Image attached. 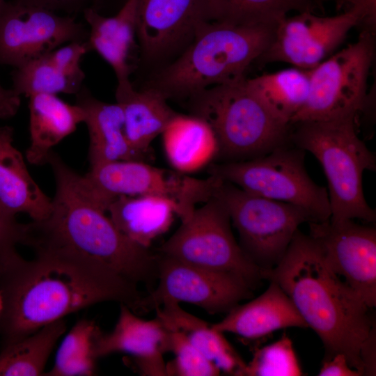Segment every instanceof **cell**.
I'll use <instances>...</instances> for the list:
<instances>
[{
  "mask_svg": "<svg viewBox=\"0 0 376 376\" xmlns=\"http://www.w3.org/2000/svg\"><path fill=\"white\" fill-rule=\"evenodd\" d=\"M0 283L5 309L1 347L83 308L116 301L136 312L143 293L138 285L111 269L67 250L36 246Z\"/></svg>",
  "mask_w": 376,
  "mask_h": 376,
  "instance_id": "cell-1",
  "label": "cell"
},
{
  "mask_svg": "<svg viewBox=\"0 0 376 376\" xmlns=\"http://www.w3.org/2000/svg\"><path fill=\"white\" fill-rule=\"evenodd\" d=\"M56 182L49 216L29 224V242L58 247L107 267L151 290L158 279L159 254L127 238L90 194L83 178L53 150L47 157Z\"/></svg>",
  "mask_w": 376,
  "mask_h": 376,
  "instance_id": "cell-2",
  "label": "cell"
},
{
  "mask_svg": "<svg viewBox=\"0 0 376 376\" xmlns=\"http://www.w3.org/2000/svg\"><path fill=\"white\" fill-rule=\"evenodd\" d=\"M261 274L283 290L319 336L324 361L342 353L363 375L361 352L375 329L370 308L328 267L312 237L297 230L279 264Z\"/></svg>",
  "mask_w": 376,
  "mask_h": 376,
  "instance_id": "cell-3",
  "label": "cell"
},
{
  "mask_svg": "<svg viewBox=\"0 0 376 376\" xmlns=\"http://www.w3.org/2000/svg\"><path fill=\"white\" fill-rule=\"evenodd\" d=\"M276 27L203 22L186 50L148 87L168 100L189 99L211 86L242 81L251 64L269 47Z\"/></svg>",
  "mask_w": 376,
  "mask_h": 376,
  "instance_id": "cell-4",
  "label": "cell"
},
{
  "mask_svg": "<svg viewBox=\"0 0 376 376\" xmlns=\"http://www.w3.org/2000/svg\"><path fill=\"white\" fill-rule=\"evenodd\" d=\"M356 117L293 124L290 141L320 163L328 183L330 221L359 219L373 223L376 213L366 201L363 174L375 171L376 158L358 136Z\"/></svg>",
  "mask_w": 376,
  "mask_h": 376,
  "instance_id": "cell-5",
  "label": "cell"
},
{
  "mask_svg": "<svg viewBox=\"0 0 376 376\" xmlns=\"http://www.w3.org/2000/svg\"><path fill=\"white\" fill-rule=\"evenodd\" d=\"M189 106L191 113L205 120L215 134L216 163L250 160L290 142L291 125L250 91L246 78L207 88L190 97Z\"/></svg>",
  "mask_w": 376,
  "mask_h": 376,
  "instance_id": "cell-6",
  "label": "cell"
},
{
  "mask_svg": "<svg viewBox=\"0 0 376 376\" xmlns=\"http://www.w3.org/2000/svg\"><path fill=\"white\" fill-rule=\"evenodd\" d=\"M291 142L247 161L216 163L207 173L254 195L300 207L311 222L331 217L327 189L315 183L305 167V151Z\"/></svg>",
  "mask_w": 376,
  "mask_h": 376,
  "instance_id": "cell-7",
  "label": "cell"
},
{
  "mask_svg": "<svg viewBox=\"0 0 376 376\" xmlns=\"http://www.w3.org/2000/svg\"><path fill=\"white\" fill-rule=\"evenodd\" d=\"M214 196L226 207L241 249L261 272L279 264L299 226L311 221L300 207L252 194L222 180Z\"/></svg>",
  "mask_w": 376,
  "mask_h": 376,
  "instance_id": "cell-8",
  "label": "cell"
},
{
  "mask_svg": "<svg viewBox=\"0 0 376 376\" xmlns=\"http://www.w3.org/2000/svg\"><path fill=\"white\" fill-rule=\"evenodd\" d=\"M83 176L92 196L106 210L120 196L155 195L174 203L181 221L189 219L198 205L213 197L220 182L213 175L198 179L139 160L102 164L90 167Z\"/></svg>",
  "mask_w": 376,
  "mask_h": 376,
  "instance_id": "cell-9",
  "label": "cell"
},
{
  "mask_svg": "<svg viewBox=\"0 0 376 376\" xmlns=\"http://www.w3.org/2000/svg\"><path fill=\"white\" fill-rule=\"evenodd\" d=\"M373 31L364 29L354 42L308 70L309 95L291 125L357 116L367 99L368 76L375 50Z\"/></svg>",
  "mask_w": 376,
  "mask_h": 376,
  "instance_id": "cell-10",
  "label": "cell"
},
{
  "mask_svg": "<svg viewBox=\"0 0 376 376\" xmlns=\"http://www.w3.org/2000/svg\"><path fill=\"white\" fill-rule=\"evenodd\" d=\"M230 223L226 207L213 196L181 221L161 246L159 253L207 269L237 274L253 290L263 279L261 270L243 252Z\"/></svg>",
  "mask_w": 376,
  "mask_h": 376,
  "instance_id": "cell-11",
  "label": "cell"
},
{
  "mask_svg": "<svg viewBox=\"0 0 376 376\" xmlns=\"http://www.w3.org/2000/svg\"><path fill=\"white\" fill-rule=\"evenodd\" d=\"M376 9L350 7L334 16L322 17L312 11L285 17L277 26L274 39L259 58L264 63L284 62L311 70L327 59L358 25L373 30Z\"/></svg>",
  "mask_w": 376,
  "mask_h": 376,
  "instance_id": "cell-12",
  "label": "cell"
},
{
  "mask_svg": "<svg viewBox=\"0 0 376 376\" xmlns=\"http://www.w3.org/2000/svg\"><path fill=\"white\" fill-rule=\"evenodd\" d=\"M155 286L142 297L140 312L155 310L167 301L189 303L210 314L228 313L252 297L253 288L242 277L192 265L159 253Z\"/></svg>",
  "mask_w": 376,
  "mask_h": 376,
  "instance_id": "cell-13",
  "label": "cell"
},
{
  "mask_svg": "<svg viewBox=\"0 0 376 376\" xmlns=\"http://www.w3.org/2000/svg\"><path fill=\"white\" fill-rule=\"evenodd\" d=\"M88 28L74 16L6 1L0 10V65L18 68L66 42H85Z\"/></svg>",
  "mask_w": 376,
  "mask_h": 376,
  "instance_id": "cell-14",
  "label": "cell"
},
{
  "mask_svg": "<svg viewBox=\"0 0 376 376\" xmlns=\"http://www.w3.org/2000/svg\"><path fill=\"white\" fill-rule=\"evenodd\" d=\"M328 267L372 308L376 306V230L353 219L308 222Z\"/></svg>",
  "mask_w": 376,
  "mask_h": 376,
  "instance_id": "cell-15",
  "label": "cell"
},
{
  "mask_svg": "<svg viewBox=\"0 0 376 376\" xmlns=\"http://www.w3.org/2000/svg\"><path fill=\"white\" fill-rule=\"evenodd\" d=\"M118 320L109 333L100 328L96 335L94 352L100 358L113 353L131 355L134 366L143 375L166 376L164 354L169 352L168 329L159 318L146 320L129 306L120 304Z\"/></svg>",
  "mask_w": 376,
  "mask_h": 376,
  "instance_id": "cell-16",
  "label": "cell"
},
{
  "mask_svg": "<svg viewBox=\"0 0 376 376\" xmlns=\"http://www.w3.org/2000/svg\"><path fill=\"white\" fill-rule=\"evenodd\" d=\"M205 21L206 0H137L136 36L143 56L155 58L192 39Z\"/></svg>",
  "mask_w": 376,
  "mask_h": 376,
  "instance_id": "cell-17",
  "label": "cell"
},
{
  "mask_svg": "<svg viewBox=\"0 0 376 376\" xmlns=\"http://www.w3.org/2000/svg\"><path fill=\"white\" fill-rule=\"evenodd\" d=\"M212 326L224 334L232 333L248 340L289 327L308 328L290 298L272 281L260 296L237 304L222 320Z\"/></svg>",
  "mask_w": 376,
  "mask_h": 376,
  "instance_id": "cell-18",
  "label": "cell"
},
{
  "mask_svg": "<svg viewBox=\"0 0 376 376\" xmlns=\"http://www.w3.org/2000/svg\"><path fill=\"white\" fill-rule=\"evenodd\" d=\"M82 14L88 25L89 49L97 52L113 68L118 81L116 91L132 87L129 56L136 36L137 0H126L114 16L102 15L93 8Z\"/></svg>",
  "mask_w": 376,
  "mask_h": 376,
  "instance_id": "cell-19",
  "label": "cell"
},
{
  "mask_svg": "<svg viewBox=\"0 0 376 376\" xmlns=\"http://www.w3.org/2000/svg\"><path fill=\"white\" fill-rule=\"evenodd\" d=\"M13 128L0 126V203L10 212L28 214L32 221L47 218L52 199L30 175L22 154L13 146Z\"/></svg>",
  "mask_w": 376,
  "mask_h": 376,
  "instance_id": "cell-20",
  "label": "cell"
},
{
  "mask_svg": "<svg viewBox=\"0 0 376 376\" xmlns=\"http://www.w3.org/2000/svg\"><path fill=\"white\" fill-rule=\"evenodd\" d=\"M75 95V104L83 109L88 130L90 167L115 161H143L127 141L123 113L117 102L97 99L84 85Z\"/></svg>",
  "mask_w": 376,
  "mask_h": 376,
  "instance_id": "cell-21",
  "label": "cell"
},
{
  "mask_svg": "<svg viewBox=\"0 0 376 376\" xmlns=\"http://www.w3.org/2000/svg\"><path fill=\"white\" fill-rule=\"evenodd\" d=\"M29 98L30 145L26 158L33 165H44L53 148L84 123L85 115L78 104H68L55 94L38 93Z\"/></svg>",
  "mask_w": 376,
  "mask_h": 376,
  "instance_id": "cell-22",
  "label": "cell"
},
{
  "mask_svg": "<svg viewBox=\"0 0 376 376\" xmlns=\"http://www.w3.org/2000/svg\"><path fill=\"white\" fill-rule=\"evenodd\" d=\"M116 102L124 118V132L131 148L146 162L150 146L177 113L160 91L150 87L137 91L134 86L116 92Z\"/></svg>",
  "mask_w": 376,
  "mask_h": 376,
  "instance_id": "cell-23",
  "label": "cell"
},
{
  "mask_svg": "<svg viewBox=\"0 0 376 376\" xmlns=\"http://www.w3.org/2000/svg\"><path fill=\"white\" fill-rule=\"evenodd\" d=\"M161 135L166 157L178 172L194 173L216 161L215 134L209 124L197 116L177 113Z\"/></svg>",
  "mask_w": 376,
  "mask_h": 376,
  "instance_id": "cell-24",
  "label": "cell"
},
{
  "mask_svg": "<svg viewBox=\"0 0 376 376\" xmlns=\"http://www.w3.org/2000/svg\"><path fill=\"white\" fill-rule=\"evenodd\" d=\"M109 217L134 243L149 249L172 225L177 208L169 198L155 195L120 196L109 204Z\"/></svg>",
  "mask_w": 376,
  "mask_h": 376,
  "instance_id": "cell-25",
  "label": "cell"
},
{
  "mask_svg": "<svg viewBox=\"0 0 376 376\" xmlns=\"http://www.w3.org/2000/svg\"><path fill=\"white\" fill-rule=\"evenodd\" d=\"M155 311L156 316L166 327L182 332L221 371L243 376L246 363L223 332L187 312L175 301H165Z\"/></svg>",
  "mask_w": 376,
  "mask_h": 376,
  "instance_id": "cell-26",
  "label": "cell"
},
{
  "mask_svg": "<svg viewBox=\"0 0 376 376\" xmlns=\"http://www.w3.org/2000/svg\"><path fill=\"white\" fill-rule=\"evenodd\" d=\"M250 91L277 118L291 125L310 91L309 70L296 67L246 79Z\"/></svg>",
  "mask_w": 376,
  "mask_h": 376,
  "instance_id": "cell-27",
  "label": "cell"
},
{
  "mask_svg": "<svg viewBox=\"0 0 376 376\" xmlns=\"http://www.w3.org/2000/svg\"><path fill=\"white\" fill-rule=\"evenodd\" d=\"M65 331L66 322L61 319L1 347L0 376L44 375L47 362Z\"/></svg>",
  "mask_w": 376,
  "mask_h": 376,
  "instance_id": "cell-28",
  "label": "cell"
},
{
  "mask_svg": "<svg viewBox=\"0 0 376 376\" xmlns=\"http://www.w3.org/2000/svg\"><path fill=\"white\" fill-rule=\"evenodd\" d=\"M207 20L239 26H277L288 13L299 12L291 0H206Z\"/></svg>",
  "mask_w": 376,
  "mask_h": 376,
  "instance_id": "cell-29",
  "label": "cell"
},
{
  "mask_svg": "<svg viewBox=\"0 0 376 376\" xmlns=\"http://www.w3.org/2000/svg\"><path fill=\"white\" fill-rule=\"evenodd\" d=\"M12 89L19 96L38 93L76 94L81 88L84 72H70L45 55L26 65L15 68L11 73Z\"/></svg>",
  "mask_w": 376,
  "mask_h": 376,
  "instance_id": "cell-30",
  "label": "cell"
},
{
  "mask_svg": "<svg viewBox=\"0 0 376 376\" xmlns=\"http://www.w3.org/2000/svg\"><path fill=\"white\" fill-rule=\"evenodd\" d=\"M100 327L91 320L76 322L58 348L52 367L47 376H91L96 373L94 345Z\"/></svg>",
  "mask_w": 376,
  "mask_h": 376,
  "instance_id": "cell-31",
  "label": "cell"
},
{
  "mask_svg": "<svg viewBox=\"0 0 376 376\" xmlns=\"http://www.w3.org/2000/svg\"><path fill=\"white\" fill-rule=\"evenodd\" d=\"M303 373L291 340L283 336L277 341L256 350L246 363L244 376H299Z\"/></svg>",
  "mask_w": 376,
  "mask_h": 376,
  "instance_id": "cell-32",
  "label": "cell"
},
{
  "mask_svg": "<svg viewBox=\"0 0 376 376\" xmlns=\"http://www.w3.org/2000/svg\"><path fill=\"white\" fill-rule=\"evenodd\" d=\"M166 327V326H165ZM169 352L174 359L166 364V375L217 376L221 370L180 331L168 328Z\"/></svg>",
  "mask_w": 376,
  "mask_h": 376,
  "instance_id": "cell-33",
  "label": "cell"
},
{
  "mask_svg": "<svg viewBox=\"0 0 376 376\" xmlns=\"http://www.w3.org/2000/svg\"><path fill=\"white\" fill-rule=\"evenodd\" d=\"M28 240V224L19 222L0 203V283L24 260L17 246H26Z\"/></svg>",
  "mask_w": 376,
  "mask_h": 376,
  "instance_id": "cell-34",
  "label": "cell"
},
{
  "mask_svg": "<svg viewBox=\"0 0 376 376\" xmlns=\"http://www.w3.org/2000/svg\"><path fill=\"white\" fill-rule=\"evenodd\" d=\"M23 4L41 8L67 15L83 13L88 8L98 10L100 0H15Z\"/></svg>",
  "mask_w": 376,
  "mask_h": 376,
  "instance_id": "cell-35",
  "label": "cell"
},
{
  "mask_svg": "<svg viewBox=\"0 0 376 376\" xmlns=\"http://www.w3.org/2000/svg\"><path fill=\"white\" fill-rule=\"evenodd\" d=\"M319 376H361L360 372L352 368L342 353L334 354L323 361Z\"/></svg>",
  "mask_w": 376,
  "mask_h": 376,
  "instance_id": "cell-36",
  "label": "cell"
},
{
  "mask_svg": "<svg viewBox=\"0 0 376 376\" xmlns=\"http://www.w3.org/2000/svg\"><path fill=\"white\" fill-rule=\"evenodd\" d=\"M21 104V96L12 88L6 89L0 84V118L13 117Z\"/></svg>",
  "mask_w": 376,
  "mask_h": 376,
  "instance_id": "cell-37",
  "label": "cell"
},
{
  "mask_svg": "<svg viewBox=\"0 0 376 376\" xmlns=\"http://www.w3.org/2000/svg\"><path fill=\"white\" fill-rule=\"evenodd\" d=\"M337 10H345L354 6L376 7V0H334Z\"/></svg>",
  "mask_w": 376,
  "mask_h": 376,
  "instance_id": "cell-38",
  "label": "cell"
},
{
  "mask_svg": "<svg viewBox=\"0 0 376 376\" xmlns=\"http://www.w3.org/2000/svg\"><path fill=\"white\" fill-rule=\"evenodd\" d=\"M299 8V12L309 10L313 12L315 9H322L325 2L329 0H291Z\"/></svg>",
  "mask_w": 376,
  "mask_h": 376,
  "instance_id": "cell-39",
  "label": "cell"
},
{
  "mask_svg": "<svg viewBox=\"0 0 376 376\" xmlns=\"http://www.w3.org/2000/svg\"><path fill=\"white\" fill-rule=\"evenodd\" d=\"M5 309V301L2 291L0 290V322L3 317Z\"/></svg>",
  "mask_w": 376,
  "mask_h": 376,
  "instance_id": "cell-40",
  "label": "cell"
},
{
  "mask_svg": "<svg viewBox=\"0 0 376 376\" xmlns=\"http://www.w3.org/2000/svg\"><path fill=\"white\" fill-rule=\"evenodd\" d=\"M6 0H0V10L2 7V6L3 5V3H5Z\"/></svg>",
  "mask_w": 376,
  "mask_h": 376,
  "instance_id": "cell-41",
  "label": "cell"
}]
</instances>
